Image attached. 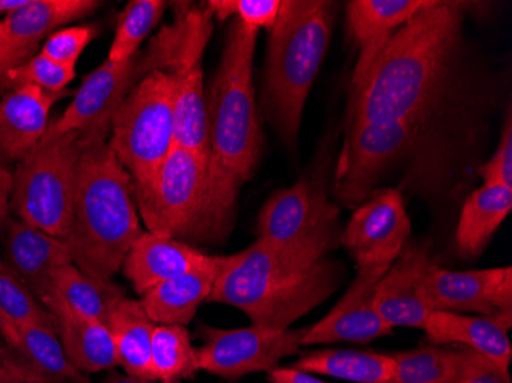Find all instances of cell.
Here are the masks:
<instances>
[{
	"label": "cell",
	"instance_id": "6da1fadb",
	"mask_svg": "<svg viewBox=\"0 0 512 383\" xmlns=\"http://www.w3.org/2000/svg\"><path fill=\"white\" fill-rule=\"evenodd\" d=\"M465 5L431 0L394 34L350 95L348 125L405 126L430 169H444L460 149L473 145L482 115L468 74Z\"/></svg>",
	"mask_w": 512,
	"mask_h": 383
},
{
	"label": "cell",
	"instance_id": "7a4b0ae2",
	"mask_svg": "<svg viewBox=\"0 0 512 383\" xmlns=\"http://www.w3.org/2000/svg\"><path fill=\"white\" fill-rule=\"evenodd\" d=\"M339 279V267L327 253L256 238L247 249L220 256L207 301L238 308L256 327L284 331L324 304Z\"/></svg>",
	"mask_w": 512,
	"mask_h": 383
},
{
	"label": "cell",
	"instance_id": "3957f363",
	"mask_svg": "<svg viewBox=\"0 0 512 383\" xmlns=\"http://www.w3.org/2000/svg\"><path fill=\"white\" fill-rule=\"evenodd\" d=\"M258 33L240 20L230 25L206 99L209 195L215 220L227 236L234 227L238 192L255 174L263 149L253 86Z\"/></svg>",
	"mask_w": 512,
	"mask_h": 383
},
{
	"label": "cell",
	"instance_id": "277c9868",
	"mask_svg": "<svg viewBox=\"0 0 512 383\" xmlns=\"http://www.w3.org/2000/svg\"><path fill=\"white\" fill-rule=\"evenodd\" d=\"M109 128L80 138L73 227L63 239L74 266L103 281L122 270L132 244L143 233L134 181L109 148Z\"/></svg>",
	"mask_w": 512,
	"mask_h": 383
},
{
	"label": "cell",
	"instance_id": "5b68a950",
	"mask_svg": "<svg viewBox=\"0 0 512 383\" xmlns=\"http://www.w3.org/2000/svg\"><path fill=\"white\" fill-rule=\"evenodd\" d=\"M335 17L332 2L284 0L270 31L263 108L289 145H296L302 112L329 50Z\"/></svg>",
	"mask_w": 512,
	"mask_h": 383
},
{
	"label": "cell",
	"instance_id": "8992f818",
	"mask_svg": "<svg viewBox=\"0 0 512 383\" xmlns=\"http://www.w3.org/2000/svg\"><path fill=\"white\" fill-rule=\"evenodd\" d=\"M214 30L206 4L175 5V20L163 28L145 51L151 71L172 77L175 146L209 158L203 54Z\"/></svg>",
	"mask_w": 512,
	"mask_h": 383
},
{
	"label": "cell",
	"instance_id": "52a82bcc",
	"mask_svg": "<svg viewBox=\"0 0 512 383\" xmlns=\"http://www.w3.org/2000/svg\"><path fill=\"white\" fill-rule=\"evenodd\" d=\"M138 217L148 232L189 246L227 238L212 210L207 158L174 146L151 180L134 184Z\"/></svg>",
	"mask_w": 512,
	"mask_h": 383
},
{
	"label": "cell",
	"instance_id": "ba28073f",
	"mask_svg": "<svg viewBox=\"0 0 512 383\" xmlns=\"http://www.w3.org/2000/svg\"><path fill=\"white\" fill-rule=\"evenodd\" d=\"M82 134L43 137L13 172L10 212L28 226L66 239L71 233Z\"/></svg>",
	"mask_w": 512,
	"mask_h": 383
},
{
	"label": "cell",
	"instance_id": "9c48e42d",
	"mask_svg": "<svg viewBox=\"0 0 512 383\" xmlns=\"http://www.w3.org/2000/svg\"><path fill=\"white\" fill-rule=\"evenodd\" d=\"M174 94L172 77L151 71L112 115L108 145L134 184L151 180L175 146Z\"/></svg>",
	"mask_w": 512,
	"mask_h": 383
},
{
	"label": "cell",
	"instance_id": "30bf717a",
	"mask_svg": "<svg viewBox=\"0 0 512 383\" xmlns=\"http://www.w3.org/2000/svg\"><path fill=\"white\" fill-rule=\"evenodd\" d=\"M410 163L428 167L421 145L405 126L390 122L352 123L347 126L336 166V198L356 209L399 164Z\"/></svg>",
	"mask_w": 512,
	"mask_h": 383
},
{
	"label": "cell",
	"instance_id": "8fae6325",
	"mask_svg": "<svg viewBox=\"0 0 512 383\" xmlns=\"http://www.w3.org/2000/svg\"><path fill=\"white\" fill-rule=\"evenodd\" d=\"M339 209L319 180L302 177L267 200L256 221V235L279 246L330 253L341 244Z\"/></svg>",
	"mask_w": 512,
	"mask_h": 383
},
{
	"label": "cell",
	"instance_id": "7c38bea8",
	"mask_svg": "<svg viewBox=\"0 0 512 383\" xmlns=\"http://www.w3.org/2000/svg\"><path fill=\"white\" fill-rule=\"evenodd\" d=\"M309 327L275 331L250 325L223 330L201 325L204 344L197 348L201 371L226 380H238L253 373H270L286 357L295 356Z\"/></svg>",
	"mask_w": 512,
	"mask_h": 383
},
{
	"label": "cell",
	"instance_id": "4fadbf2b",
	"mask_svg": "<svg viewBox=\"0 0 512 383\" xmlns=\"http://www.w3.org/2000/svg\"><path fill=\"white\" fill-rule=\"evenodd\" d=\"M411 221L404 195L394 187H382L356 207L341 235V244L355 259L356 267L393 266L410 243Z\"/></svg>",
	"mask_w": 512,
	"mask_h": 383
},
{
	"label": "cell",
	"instance_id": "5bb4252c",
	"mask_svg": "<svg viewBox=\"0 0 512 383\" xmlns=\"http://www.w3.org/2000/svg\"><path fill=\"white\" fill-rule=\"evenodd\" d=\"M422 295L433 311L477 313L512 322V269L451 272L431 261L422 278Z\"/></svg>",
	"mask_w": 512,
	"mask_h": 383
},
{
	"label": "cell",
	"instance_id": "9a60e30c",
	"mask_svg": "<svg viewBox=\"0 0 512 383\" xmlns=\"http://www.w3.org/2000/svg\"><path fill=\"white\" fill-rule=\"evenodd\" d=\"M145 76L148 73L140 53L128 62L111 63L106 60L83 79L73 102L56 122L51 123L45 137H59L69 132L86 134L111 126L112 115L120 103Z\"/></svg>",
	"mask_w": 512,
	"mask_h": 383
},
{
	"label": "cell",
	"instance_id": "2e32d148",
	"mask_svg": "<svg viewBox=\"0 0 512 383\" xmlns=\"http://www.w3.org/2000/svg\"><path fill=\"white\" fill-rule=\"evenodd\" d=\"M391 267V266H390ZM388 266L358 269L341 301L318 324L309 327L302 347L335 344V342H367L390 336L393 328L385 324L376 310V290Z\"/></svg>",
	"mask_w": 512,
	"mask_h": 383
},
{
	"label": "cell",
	"instance_id": "e0dca14e",
	"mask_svg": "<svg viewBox=\"0 0 512 383\" xmlns=\"http://www.w3.org/2000/svg\"><path fill=\"white\" fill-rule=\"evenodd\" d=\"M96 0H30L0 20V56L11 69L36 56L39 43L66 23L85 19L100 8Z\"/></svg>",
	"mask_w": 512,
	"mask_h": 383
},
{
	"label": "cell",
	"instance_id": "ac0fdd59",
	"mask_svg": "<svg viewBox=\"0 0 512 383\" xmlns=\"http://www.w3.org/2000/svg\"><path fill=\"white\" fill-rule=\"evenodd\" d=\"M431 261L430 243H408L379 282L376 310L391 328L424 330L428 316L433 313L422 295V278Z\"/></svg>",
	"mask_w": 512,
	"mask_h": 383
},
{
	"label": "cell",
	"instance_id": "d6986e66",
	"mask_svg": "<svg viewBox=\"0 0 512 383\" xmlns=\"http://www.w3.org/2000/svg\"><path fill=\"white\" fill-rule=\"evenodd\" d=\"M5 230V253L11 272L40 302L53 295V275L60 267L73 264L63 239L20 220H10Z\"/></svg>",
	"mask_w": 512,
	"mask_h": 383
},
{
	"label": "cell",
	"instance_id": "ffe728a7",
	"mask_svg": "<svg viewBox=\"0 0 512 383\" xmlns=\"http://www.w3.org/2000/svg\"><path fill=\"white\" fill-rule=\"evenodd\" d=\"M431 0H352L348 2L347 25L359 50L352 88L358 86L370 71L379 54L394 34L413 19Z\"/></svg>",
	"mask_w": 512,
	"mask_h": 383
},
{
	"label": "cell",
	"instance_id": "44dd1931",
	"mask_svg": "<svg viewBox=\"0 0 512 383\" xmlns=\"http://www.w3.org/2000/svg\"><path fill=\"white\" fill-rule=\"evenodd\" d=\"M68 94L27 85L4 95L0 100V158L5 163L22 160L37 146L50 128L51 108Z\"/></svg>",
	"mask_w": 512,
	"mask_h": 383
},
{
	"label": "cell",
	"instance_id": "7402d4cb",
	"mask_svg": "<svg viewBox=\"0 0 512 383\" xmlns=\"http://www.w3.org/2000/svg\"><path fill=\"white\" fill-rule=\"evenodd\" d=\"M209 255L177 239L143 232L135 239L123 262V275L143 296L157 285L201 266Z\"/></svg>",
	"mask_w": 512,
	"mask_h": 383
},
{
	"label": "cell",
	"instance_id": "603a6c76",
	"mask_svg": "<svg viewBox=\"0 0 512 383\" xmlns=\"http://www.w3.org/2000/svg\"><path fill=\"white\" fill-rule=\"evenodd\" d=\"M220 272V256H211L195 269L175 276L149 290L140 299L146 315L155 324H191L197 310L214 290Z\"/></svg>",
	"mask_w": 512,
	"mask_h": 383
},
{
	"label": "cell",
	"instance_id": "cb8c5ba5",
	"mask_svg": "<svg viewBox=\"0 0 512 383\" xmlns=\"http://www.w3.org/2000/svg\"><path fill=\"white\" fill-rule=\"evenodd\" d=\"M512 322L488 316H468L451 311H433L425 322L428 341L436 345H460L488 357L509 371L512 348L508 331Z\"/></svg>",
	"mask_w": 512,
	"mask_h": 383
},
{
	"label": "cell",
	"instance_id": "d4e9b609",
	"mask_svg": "<svg viewBox=\"0 0 512 383\" xmlns=\"http://www.w3.org/2000/svg\"><path fill=\"white\" fill-rule=\"evenodd\" d=\"M43 305L56 316L63 350L80 373L94 374L119 367L114 336L108 325L74 315L54 296Z\"/></svg>",
	"mask_w": 512,
	"mask_h": 383
},
{
	"label": "cell",
	"instance_id": "484cf974",
	"mask_svg": "<svg viewBox=\"0 0 512 383\" xmlns=\"http://www.w3.org/2000/svg\"><path fill=\"white\" fill-rule=\"evenodd\" d=\"M512 209V189L497 183H483L463 203L456 229L457 253L476 259L485 252L496 230Z\"/></svg>",
	"mask_w": 512,
	"mask_h": 383
},
{
	"label": "cell",
	"instance_id": "4316f807",
	"mask_svg": "<svg viewBox=\"0 0 512 383\" xmlns=\"http://www.w3.org/2000/svg\"><path fill=\"white\" fill-rule=\"evenodd\" d=\"M51 296L74 315L108 325L115 305L125 298V292L114 282L86 275L79 267L68 264L54 272Z\"/></svg>",
	"mask_w": 512,
	"mask_h": 383
},
{
	"label": "cell",
	"instance_id": "83f0119b",
	"mask_svg": "<svg viewBox=\"0 0 512 383\" xmlns=\"http://www.w3.org/2000/svg\"><path fill=\"white\" fill-rule=\"evenodd\" d=\"M114 336L119 365L128 376L154 380L151 371V344L155 322L149 319L140 301L123 298L115 305L108 324Z\"/></svg>",
	"mask_w": 512,
	"mask_h": 383
},
{
	"label": "cell",
	"instance_id": "f1b7e54d",
	"mask_svg": "<svg viewBox=\"0 0 512 383\" xmlns=\"http://www.w3.org/2000/svg\"><path fill=\"white\" fill-rule=\"evenodd\" d=\"M304 373L324 374L355 383H390L394 361L390 354L327 348L310 351L293 364Z\"/></svg>",
	"mask_w": 512,
	"mask_h": 383
},
{
	"label": "cell",
	"instance_id": "f546056e",
	"mask_svg": "<svg viewBox=\"0 0 512 383\" xmlns=\"http://www.w3.org/2000/svg\"><path fill=\"white\" fill-rule=\"evenodd\" d=\"M14 350L33 367L43 383H92L69 362L59 334L50 328L19 325Z\"/></svg>",
	"mask_w": 512,
	"mask_h": 383
},
{
	"label": "cell",
	"instance_id": "4dcf8cb0",
	"mask_svg": "<svg viewBox=\"0 0 512 383\" xmlns=\"http://www.w3.org/2000/svg\"><path fill=\"white\" fill-rule=\"evenodd\" d=\"M19 325H40L59 334L56 316L17 279L0 259V336L16 347Z\"/></svg>",
	"mask_w": 512,
	"mask_h": 383
},
{
	"label": "cell",
	"instance_id": "1f68e13d",
	"mask_svg": "<svg viewBox=\"0 0 512 383\" xmlns=\"http://www.w3.org/2000/svg\"><path fill=\"white\" fill-rule=\"evenodd\" d=\"M152 377L161 383L192 379L200 370L197 348L184 325L155 324L151 344Z\"/></svg>",
	"mask_w": 512,
	"mask_h": 383
},
{
	"label": "cell",
	"instance_id": "d6a6232c",
	"mask_svg": "<svg viewBox=\"0 0 512 383\" xmlns=\"http://www.w3.org/2000/svg\"><path fill=\"white\" fill-rule=\"evenodd\" d=\"M390 383H457L463 367V347H424L391 353Z\"/></svg>",
	"mask_w": 512,
	"mask_h": 383
},
{
	"label": "cell",
	"instance_id": "836d02e7",
	"mask_svg": "<svg viewBox=\"0 0 512 383\" xmlns=\"http://www.w3.org/2000/svg\"><path fill=\"white\" fill-rule=\"evenodd\" d=\"M168 2L163 0H132L120 13L114 40L109 48L108 62L123 63L137 56L140 45L152 33L165 14Z\"/></svg>",
	"mask_w": 512,
	"mask_h": 383
},
{
	"label": "cell",
	"instance_id": "e575fe53",
	"mask_svg": "<svg viewBox=\"0 0 512 383\" xmlns=\"http://www.w3.org/2000/svg\"><path fill=\"white\" fill-rule=\"evenodd\" d=\"M74 79H76L74 66L54 62L40 53L28 60L25 65L8 71L7 85L8 91L20 88V86L33 85L43 91L59 94V92L66 91V86Z\"/></svg>",
	"mask_w": 512,
	"mask_h": 383
},
{
	"label": "cell",
	"instance_id": "d590c367",
	"mask_svg": "<svg viewBox=\"0 0 512 383\" xmlns=\"http://www.w3.org/2000/svg\"><path fill=\"white\" fill-rule=\"evenodd\" d=\"M214 17L224 22L229 17L237 16V20L253 30L272 31L281 11V0H211L206 2Z\"/></svg>",
	"mask_w": 512,
	"mask_h": 383
},
{
	"label": "cell",
	"instance_id": "8d00e7d4",
	"mask_svg": "<svg viewBox=\"0 0 512 383\" xmlns=\"http://www.w3.org/2000/svg\"><path fill=\"white\" fill-rule=\"evenodd\" d=\"M96 36L97 28L92 25L63 28L46 39L40 53L54 62L76 68L77 60Z\"/></svg>",
	"mask_w": 512,
	"mask_h": 383
},
{
	"label": "cell",
	"instance_id": "74e56055",
	"mask_svg": "<svg viewBox=\"0 0 512 383\" xmlns=\"http://www.w3.org/2000/svg\"><path fill=\"white\" fill-rule=\"evenodd\" d=\"M483 183H497L512 189V115L511 106L505 115L499 146L493 157L477 169Z\"/></svg>",
	"mask_w": 512,
	"mask_h": 383
},
{
	"label": "cell",
	"instance_id": "f35d334b",
	"mask_svg": "<svg viewBox=\"0 0 512 383\" xmlns=\"http://www.w3.org/2000/svg\"><path fill=\"white\" fill-rule=\"evenodd\" d=\"M457 383H511V377L488 357L463 347V367Z\"/></svg>",
	"mask_w": 512,
	"mask_h": 383
},
{
	"label": "cell",
	"instance_id": "ab89813d",
	"mask_svg": "<svg viewBox=\"0 0 512 383\" xmlns=\"http://www.w3.org/2000/svg\"><path fill=\"white\" fill-rule=\"evenodd\" d=\"M0 377L20 383H43L33 367L4 339L0 341Z\"/></svg>",
	"mask_w": 512,
	"mask_h": 383
},
{
	"label": "cell",
	"instance_id": "60d3db41",
	"mask_svg": "<svg viewBox=\"0 0 512 383\" xmlns=\"http://www.w3.org/2000/svg\"><path fill=\"white\" fill-rule=\"evenodd\" d=\"M11 189H13V172L0 158V229L10 220Z\"/></svg>",
	"mask_w": 512,
	"mask_h": 383
},
{
	"label": "cell",
	"instance_id": "b9f144b4",
	"mask_svg": "<svg viewBox=\"0 0 512 383\" xmlns=\"http://www.w3.org/2000/svg\"><path fill=\"white\" fill-rule=\"evenodd\" d=\"M269 383H327L316 379L310 373L296 370V368H278L270 371Z\"/></svg>",
	"mask_w": 512,
	"mask_h": 383
},
{
	"label": "cell",
	"instance_id": "7bdbcfd3",
	"mask_svg": "<svg viewBox=\"0 0 512 383\" xmlns=\"http://www.w3.org/2000/svg\"><path fill=\"white\" fill-rule=\"evenodd\" d=\"M102 383H161L157 380L138 379V377L128 376V374L111 373Z\"/></svg>",
	"mask_w": 512,
	"mask_h": 383
},
{
	"label": "cell",
	"instance_id": "ee69618b",
	"mask_svg": "<svg viewBox=\"0 0 512 383\" xmlns=\"http://www.w3.org/2000/svg\"><path fill=\"white\" fill-rule=\"evenodd\" d=\"M28 2H30V0H0V14L8 16V14L25 7Z\"/></svg>",
	"mask_w": 512,
	"mask_h": 383
},
{
	"label": "cell",
	"instance_id": "f6af8a7d",
	"mask_svg": "<svg viewBox=\"0 0 512 383\" xmlns=\"http://www.w3.org/2000/svg\"><path fill=\"white\" fill-rule=\"evenodd\" d=\"M10 71V66L5 62L4 57L0 56V94L2 91H8L7 74Z\"/></svg>",
	"mask_w": 512,
	"mask_h": 383
}]
</instances>
